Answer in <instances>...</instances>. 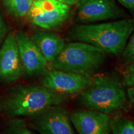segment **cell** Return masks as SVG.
I'll use <instances>...</instances> for the list:
<instances>
[{
	"mask_svg": "<svg viewBox=\"0 0 134 134\" xmlns=\"http://www.w3.org/2000/svg\"><path fill=\"white\" fill-rule=\"evenodd\" d=\"M122 80L124 86H134V62L127 65L124 71Z\"/></svg>",
	"mask_w": 134,
	"mask_h": 134,
	"instance_id": "obj_18",
	"label": "cell"
},
{
	"mask_svg": "<svg viewBox=\"0 0 134 134\" xmlns=\"http://www.w3.org/2000/svg\"><path fill=\"white\" fill-rule=\"evenodd\" d=\"M34 1H37V0H34Z\"/></svg>",
	"mask_w": 134,
	"mask_h": 134,
	"instance_id": "obj_23",
	"label": "cell"
},
{
	"mask_svg": "<svg viewBox=\"0 0 134 134\" xmlns=\"http://www.w3.org/2000/svg\"><path fill=\"white\" fill-rule=\"evenodd\" d=\"M127 100L130 104L134 105V86L129 87L127 90Z\"/></svg>",
	"mask_w": 134,
	"mask_h": 134,
	"instance_id": "obj_21",
	"label": "cell"
},
{
	"mask_svg": "<svg viewBox=\"0 0 134 134\" xmlns=\"http://www.w3.org/2000/svg\"><path fill=\"white\" fill-rule=\"evenodd\" d=\"M2 134H38L31 129L27 122L20 117L11 118L6 122Z\"/></svg>",
	"mask_w": 134,
	"mask_h": 134,
	"instance_id": "obj_13",
	"label": "cell"
},
{
	"mask_svg": "<svg viewBox=\"0 0 134 134\" xmlns=\"http://www.w3.org/2000/svg\"><path fill=\"white\" fill-rule=\"evenodd\" d=\"M31 39L49 64L59 55L65 45L64 40L56 34L45 31L34 33Z\"/></svg>",
	"mask_w": 134,
	"mask_h": 134,
	"instance_id": "obj_11",
	"label": "cell"
},
{
	"mask_svg": "<svg viewBox=\"0 0 134 134\" xmlns=\"http://www.w3.org/2000/svg\"><path fill=\"white\" fill-rule=\"evenodd\" d=\"M8 33V26L0 11V46L4 41Z\"/></svg>",
	"mask_w": 134,
	"mask_h": 134,
	"instance_id": "obj_19",
	"label": "cell"
},
{
	"mask_svg": "<svg viewBox=\"0 0 134 134\" xmlns=\"http://www.w3.org/2000/svg\"><path fill=\"white\" fill-rule=\"evenodd\" d=\"M57 1L63 3V4L68 5V6H70V5L71 6V5L76 4L80 0H57Z\"/></svg>",
	"mask_w": 134,
	"mask_h": 134,
	"instance_id": "obj_22",
	"label": "cell"
},
{
	"mask_svg": "<svg viewBox=\"0 0 134 134\" xmlns=\"http://www.w3.org/2000/svg\"><path fill=\"white\" fill-rule=\"evenodd\" d=\"M67 99L66 95L53 93L41 85L19 84L0 99V113L9 119L30 117L49 106L62 104Z\"/></svg>",
	"mask_w": 134,
	"mask_h": 134,
	"instance_id": "obj_1",
	"label": "cell"
},
{
	"mask_svg": "<svg viewBox=\"0 0 134 134\" xmlns=\"http://www.w3.org/2000/svg\"><path fill=\"white\" fill-rule=\"evenodd\" d=\"M93 77L63 70H49L41 79V85L53 92L63 95L79 94L91 84Z\"/></svg>",
	"mask_w": 134,
	"mask_h": 134,
	"instance_id": "obj_7",
	"label": "cell"
},
{
	"mask_svg": "<svg viewBox=\"0 0 134 134\" xmlns=\"http://www.w3.org/2000/svg\"><path fill=\"white\" fill-rule=\"evenodd\" d=\"M70 8H64L48 10L37 14L30 18L33 24L44 29L57 28L62 25L70 16Z\"/></svg>",
	"mask_w": 134,
	"mask_h": 134,
	"instance_id": "obj_12",
	"label": "cell"
},
{
	"mask_svg": "<svg viewBox=\"0 0 134 134\" xmlns=\"http://www.w3.org/2000/svg\"><path fill=\"white\" fill-rule=\"evenodd\" d=\"M15 36L24 73L29 76L44 75L49 70V63L38 48L24 31Z\"/></svg>",
	"mask_w": 134,
	"mask_h": 134,
	"instance_id": "obj_8",
	"label": "cell"
},
{
	"mask_svg": "<svg viewBox=\"0 0 134 134\" xmlns=\"http://www.w3.org/2000/svg\"><path fill=\"white\" fill-rule=\"evenodd\" d=\"M34 0H3V4L9 13L16 18L27 14Z\"/></svg>",
	"mask_w": 134,
	"mask_h": 134,
	"instance_id": "obj_15",
	"label": "cell"
},
{
	"mask_svg": "<svg viewBox=\"0 0 134 134\" xmlns=\"http://www.w3.org/2000/svg\"><path fill=\"white\" fill-rule=\"evenodd\" d=\"M121 61L126 65L134 62V29L121 54Z\"/></svg>",
	"mask_w": 134,
	"mask_h": 134,
	"instance_id": "obj_17",
	"label": "cell"
},
{
	"mask_svg": "<svg viewBox=\"0 0 134 134\" xmlns=\"http://www.w3.org/2000/svg\"><path fill=\"white\" fill-rule=\"evenodd\" d=\"M127 96L122 79L114 74H104L78 94L81 107L110 115L120 110L127 103Z\"/></svg>",
	"mask_w": 134,
	"mask_h": 134,
	"instance_id": "obj_3",
	"label": "cell"
},
{
	"mask_svg": "<svg viewBox=\"0 0 134 134\" xmlns=\"http://www.w3.org/2000/svg\"><path fill=\"white\" fill-rule=\"evenodd\" d=\"M78 134H110L109 115L85 109H76L70 114Z\"/></svg>",
	"mask_w": 134,
	"mask_h": 134,
	"instance_id": "obj_10",
	"label": "cell"
},
{
	"mask_svg": "<svg viewBox=\"0 0 134 134\" xmlns=\"http://www.w3.org/2000/svg\"><path fill=\"white\" fill-rule=\"evenodd\" d=\"M68 5L63 4L57 0H37L34 1L29 12L27 13L28 18H31L35 15L48 11V10L64 8Z\"/></svg>",
	"mask_w": 134,
	"mask_h": 134,
	"instance_id": "obj_16",
	"label": "cell"
},
{
	"mask_svg": "<svg viewBox=\"0 0 134 134\" xmlns=\"http://www.w3.org/2000/svg\"><path fill=\"white\" fill-rule=\"evenodd\" d=\"M27 122L38 134H76L70 114L62 104L48 107L29 117Z\"/></svg>",
	"mask_w": 134,
	"mask_h": 134,
	"instance_id": "obj_5",
	"label": "cell"
},
{
	"mask_svg": "<svg viewBox=\"0 0 134 134\" xmlns=\"http://www.w3.org/2000/svg\"><path fill=\"white\" fill-rule=\"evenodd\" d=\"M75 22L78 24L125 19V11L115 0H80L76 3Z\"/></svg>",
	"mask_w": 134,
	"mask_h": 134,
	"instance_id": "obj_6",
	"label": "cell"
},
{
	"mask_svg": "<svg viewBox=\"0 0 134 134\" xmlns=\"http://www.w3.org/2000/svg\"><path fill=\"white\" fill-rule=\"evenodd\" d=\"M106 57L107 53L103 50L90 43L75 41L65 43L49 67L92 76L103 66Z\"/></svg>",
	"mask_w": 134,
	"mask_h": 134,
	"instance_id": "obj_4",
	"label": "cell"
},
{
	"mask_svg": "<svg viewBox=\"0 0 134 134\" xmlns=\"http://www.w3.org/2000/svg\"><path fill=\"white\" fill-rule=\"evenodd\" d=\"M110 134H134V123L123 116H115L110 119Z\"/></svg>",
	"mask_w": 134,
	"mask_h": 134,
	"instance_id": "obj_14",
	"label": "cell"
},
{
	"mask_svg": "<svg viewBox=\"0 0 134 134\" xmlns=\"http://www.w3.org/2000/svg\"><path fill=\"white\" fill-rule=\"evenodd\" d=\"M129 11L134 19V0H115Z\"/></svg>",
	"mask_w": 134,
	"mask_h": 134,
	"instance_id": "obj_20",
	"label": "cell"
},
{
	"mask_svg": "<svg viewBox=\"0 0 134 134\" xmlns=\"http://www.w3.org/2000/svg\"><path fill=\"white\" fill-rule=\"evenodd\" d=\"M23 72L16 36L10 32L0 47V80L6 83H14L21 78Z\"/></svg>",
	"mask_w": 134,
	"mask_h": 134,
	"instance_id": "obj_9",
	"label": "cell"
},
{
	"mask_svg": "<svg viewBox=\"0 0 134 134\" xmlns=\"http://www.w3.org/2000/svg\"><path fill=\"white\" fill-rule=\"evenodd\" d=\"M134 29V19H122L99 24H77L68 32V37L96 47L107 53L119 56Z\"/></svg>",
	"mask_w": 134,
	"mask_h": 134,
	"instance_id": "obj_2",
	"label": "cell"
}]
</instances>
